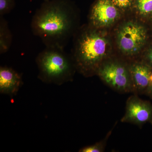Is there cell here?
Here are the masks:
<instances>
[{
  "label": "cell",
  "instance_id": "6da1fadb",
  "mask_svg": "<svg viewBox=\"0 0 152 152\" xmlns=\"http://www.w3.org/2000/svg\"><path fill=\"white\" fill-rule=\"evenodd\" d=\"M77 20L71 0H49L36 11L31 29L46 47L64 49L77 31Z\"/></svg>",
  "mask_w": 152,
  "mask_h": 152
},
{
  "label": "cell",
  "instance_id": "7a4b0ae2",
  "mask_svg": "<svg viewBox=\"0 0 152 152\" xmlns=\"http://www.w3.org/2000/svg\"><path fill=\"white\" fill-rule=\"evenodd\" d=\"M75 34L72 55L76 70L86 77L97 74L108 53L107 40L95 28L90 26Z\"/></svg>",
  "mask_w": 152,
  "mask_h": 152
},
{
  "label": "cell",
  "instance_id": "3957f363",
  "mask_svg": "<svg viewBox=\"0 0 152 152\" xmlns=\"http://www.w3.org/2000/svg\"><path fill=\"white\" fill-rule=\"evenodd\" d=\"M36 63L38 78L43 83L61 86L73 80L75 66L64 49L46 47L36 57Z\"/></svg>",
  "mask_w": 152,
  "mask_h": 152
},
{
  "label": "cell",
  "instance_id": "277c9868",
  "mask_svg": "<svg viewBox=\"0 0 152 152\" xmlns=\"http://www.w3.org/2000/svg\"><path fill=\"white\" fill-rule=\"evenodd\" d=\"M97 74L113 89L121 93L133 92L129 68L117 61H106L101 64Z\"/></svg>",
  "mask_w": 152,
  "mask_h": 152
},
{
  "label": "cell",
  "instance_id": "5b68a950",
  "mask_svg": "<svg viewBox=\"0 0 152 152\" xmlns=\"http://www.w3.org/2000/svg\"><path fill=\"white\" fill-rule=\"evenodd\" d=\"M146 38V31L142 26L129 22L123 26L119 32L118 45L123 53L132 56L140 50Z\"/></svg>",
  "mask_w": 152,
  "mask_h": 152
},
{
  "label": "cell",
  "instance_id": "8992f818",
  "mask_svg": "<svg viewBox=\"0 0 152 152\" xmlns=\"http://www.w3.org/2000/svg\"><path fill=\"white\" fill-rule=\"evenodd\" d=\"M121 121L139 126L147 123L152 124V104L137 95L131 96L127 100L125 115Z\"/></svg>",
  "mask_w": 152,
  "mask_h": 152
},
{
  "label": "cell",
  "instance_id": "52a82bcc",
  "mask_svg": "<svg viewBox=\"0 0 152 152\" xmlns=\"http://www.w3.org/2000/svg\"><path fill=\"white\" fill-rule=\"evenodd\" d=\"M119 15L112 0H98L90 12V25L95 28L108 26L115 21Z\"/></svg>",
  "mask_w": 152,
  "mask_h": 152
},
{
  "label": "cell",
  "instance_id": "ba28073f",
  "mask_svg": "<svg viewBox=\"0 0 152 152\" xmlns=\"http://www.w3.org/2000/svg\"><path fill=\"white\" fill-rule=\"evenodd\" d=\"M133 86V93L145 94L149 85L152 69L143 63H134L129 67Z\"/></svg>",
  "mask_w": 152,
  "mask_h": 152
},
{
  "label": "cell",
  "instance_id": "9c48e42d",
  "mask_svg": "<svg viewBox=\"0 0 152 152\" xmlns=\"http://www.w3.org/2000/svg\"><path fill=\"white\" fill-rule=\"evenodd\" d=\"M23 79L19 73L7 66L0 67V93L13 97L23 86Z\"/></svg>",
  "mask_w": 152,
  "mask_h": 152
},
{
  "label": "cell",
  "instance_id": "30bf717a",
  "mask_svg": "<svg viewBox=\"0 0 152 152\" xmlns=\"http://www.w3.org/2000/svg\"><path fill=\"white\" fill-rule=\"evenodd\" d=\"M12 35L8 23L4 17H0V54L7 53L12 46Z\"/></svg>",
  "mask_w": 152,
  "mask_h": 152
},
{
  "label": "cell",
  "instance_id": "8fae6325",
  "mask_svg": "<svg viewBox=\"0 0 152 152\" xmlns=\"http://www.w3.org/2000/svg\"><path fill=\"white\" fill-rule=\"evenodd\" d=\"M136 5L141 15H146L152 13V0H136Z\"/></svg>",
  "mask_w": 152,
  "mask_h": 152
},
{
  "label": "cell",
  "instance_id": "7c38bea8",
  "mask_svg": "<svg viewBox=\"0 0 152 152\" xmlns=\"http://www.w3.org/2000/svg\"><path fill=\"white\" fill-rule=\"evenodd\" d=\"M107 138L106 137L104 140L96 143L94 145L88 146L82 148L79 150L80 152H103L104 151Z\"/></svg>",
  "mask_w": 152,
  "mask_h": 152
},
{
  "label": "cell",
  "instance_id": "4fadbf2b",
  "mask_svg": "<svg viewBox=\"0 0 152 152\" xmlns=\"http://www.w3.org/2000/svg\"><path fill=\"white\" fill-rule=\"evenodd\" d=\"M15 5V0H0V17L10 13Z\"/></svg>",
  "mask_w": 152,
  "mask_h": 152
},
{
  "label": "cell",
  "instance_id": "5bb4252c",
  "mask_svg": "<svg viewBox=\"0 0 152 152\" xmlns=\"http://www.w3.org/2000/svg\"><path fill=\"white\" fill-rule=\"evenodd\" d=\"M114 4L121 8H127L132 4V0H112Z\"/></svg>",
  "mask_w": 152,
  "mask_h": 152
},
{
  "label": "cell",
  "instance_id": "9a60e30c",
  "mask_svg": "<svg viewBox=\"0 0 152 152\" xmlns=\"http://www.w3.org/2000/svg\"><path fill=\"white\" fill-rule=\"evenodd\" d=\"M145 94L152 99V72L150 77L149 85Z\"/></svg>",
  "mask_w": 152,
  "mask_h": 152
},
{
  "label": "cell",
  "instance_id": "2e32d148",
  "mask_svg": "<svg viewBox=\"0 0 152 152\" xmlns=\"http://www.w3.org/2000/svg\"><path fill=\"white\" fill-rule=\"evenodd\" d=\"M147 63H145L152 69V49L149 52L147 56Z\"/></svg>",
  "mask_w": 152,
  "mask_h": 152
},
{
  "label": "cell",
  "instance_id": "e0dca14e",
  "mask_svg": "<svg viewBox=\"0 0 152 152\" xmlns=\"http://www.w3.org/2000/svg\"><path fill=\"white\" fill-rule=\"evenodd\" d=\"M43 1H49V0H43Z\"/></svg>",
  "mask_w": 152,
  "mask_h": 152
}]
</instances>
